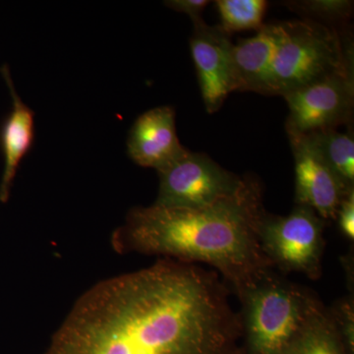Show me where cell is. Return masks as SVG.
Instances as JSON below:
<instances>
[{"mask_svg": "<svg viewBox=\"0 0 354 354\" xmlns=\"http://www.w3.org/2000/svg\"><path fill=\"white\" fill-rule=\"evenodd\" d=\"M230 293L218 272L162 258L88 288L46 354H234Z\"/></svg>", "mask_w": 354, "mask_h": 354, "instance_id": "cell-1", "label": "cell"}, {"mask_svg": "<svg viewBox=\"0 0 354 354\" xmlns=\"http://www.w3.org/2000/svg\"><path fill=\"white\" fill-rule=\"evenodd\" d=\"M265 214L262 185L246 176L234 194L205 208L153 204L130 209L114 230L111 244L120 254L212 266L239 298L274 268L261 248Z\"/></svg>", "mask_w": 354, "mask_h": 354, "instance_id": "cell-2", "label": "cell"}, {"mask_svg": "<svg viewBox=\"0 0 354 354\" xmlns=\"http://www.w3.org/2000/svg\"><path fill=\"white\" fill-rule=\"evenodd\" d=\"M242 334L252 354H286L324 308L308 288L268 272L239 297Z\"/></svg>", "mask_w": 354, "mask_h": 354, "instance_id": "cell-3", "label": "cell"}, {"mask_svg": "<svg viewBox=\"0 0 354 354\" xmlns=\"http://www.w3.org/2000/svg\"><path fill=\"white\" fill-rule=\"evenodd\" d=\"M279 25L268 95H285L353 64V46L333 28L309 19Z\"/></svg>", "mask_w": 354, "mask_h": 354, "instance_id": "cell-4", "label": "cell"}, {"mask_svg": "<svg viewBox=\"0 0 354 354\" xmlns=\"http://www.w3.org/2000/svg\"><path fill=\"white\" fill-rule=\"evenodd\" d=\"M326 225L308 207L297 205L288 216L266 212L259 227L261 248L272 267L316 281L322 274Z\"/></svg>", "mask_w": 354, "mask_h": 354, "instance_id": "cell-5", "label": "cell"}, {"mask_svg": "<svg viewBox=\"0 0 354 354\" xmlns=\"http://www.w3.org/2000/svg\"><path fill=\"white\" fill-rule=\"evenodd\" d=\"M160 188L155 204L169 208L199 209L234 194L243 183L204 153L186 151L158 171Z\"/></svg>", "mask_w": 354, "mask_h": 354, "instance_id": "cell-6", "label": "cell"}, {"mask_svg": "<svg viewBox=\"0 0 354 354\" xmlns=\"http://www.w3.org/2000/svg\"><path fill=\"white\" fill-rule=\"evenodd\" d=\"M290 115L286 131L297 134L334 129L353 113V64L285 95Z\"/></svg>", "mask_w": 354, "mask_h": 354, "instance_id": "cell-7", "label": "cell"}, {"mask_svg": "<svg viewBox=\"0 0 354 354\" xmlns=\"http://www.w3.org/2000/svg\"><path fill=\"white\" fill-rule=\"evenodd\" d=\"M295 157V204L308 207L327 221H335L346 187L326 164L307 135L288 132Z\"/></svg>", "mask_w": 354, "mask_h": 354, "instance_id": "cell-8", "label": "cell"}, {"mask_svg": "<svg viewBox=\"0 0 354 354\" xmlns=\"http://www.w3.org/2000/svg\"><path fill=\"white\" fill-rule=\"evenodd\" d=\"M193 24L191 55L205 106L208 113H214L223 106L227 95L235 91L232 58L234 44L221 27L207 25L203 19Z\"/></svg>", "mask_w": 354, "mask_h": 354, "instance_id": "cell-9", "label": "cell"}, {"mask_svg": "<svg viewBox=\"0 0 354 354\" xmlns=\"http://www.w3.org/2000/svg\"><path fill=\"white\" fill-rule=\"evenodd\" d=\"M128 155L135 164L164 169L186 152L176 134V113L171 106H158L140 115L130 129Z\"/></svg>", "mask_w": 354, "mask_h": 354, "instance_id": "cell-10", "label": "cell"}, {"mask_svg": "<svg viewBox=\"0 0 354 354\" xmlns=\"http://www.w3.org/2000/svg\"><path fill=\"white\" fill-rule=\"evenodd\" d=\"M279 36V23L268 24L252 38L234 44L232 58L235 91L269 94L270 74Z\"/></svg>", "mask_w": 354, "mask_h": 354, "instance_id": "cell-11", "label": "cell"}, {"mask_svg": "<svg viewBox=\"0 0 354 354\" xmlns=\"http://www.w3.org/2000/svg\"><path fill=\"white\" fill-rule=\"evenodd\" d=\"M12 97V111L4 123L1 133V145L4 156V171L0 183V202L6 203L21 160L27 155L35 138L34 111L22 102L14 87L10 71L6 65L1 67Z\"/></svg>", "mask_w": 354, "mask_h": 354, "instance_id": "cell-12", "label": "cell"}, {"mask_svg": "<svg viewBox=\"0 0 354 354\" xmlns=\"http://www.w3.org/2000/svg\"><path fill=\"white\" fill-rule=\"evenodd\" d=\"M305 135L342 183L349 189L354 188L353 132L342 133L334 128Z\"/></svg>", "mask_w": 354, "mask_h": 354, "instance_id": "cell-13", "label": "cell"}, {"mask_svg": "<svg viewBox=\"0 0 354 354\" xmlns=\"http://www.w3.org/2000/svg\"><path fill=\"white\" fill-rule=\"evenodd\" d=\"M286 354H346L327 308L313 317Z\"/></svg>", "mask_w": 354, "mask_h": 354, "instance_id": "cell-14", "label": "cell"}, {"mask_svg": "<svg viewBox=\"0 0 354 354\" xmlns=\"http://www.w3.org/2000/svg\"><path fill=\"white\" fill-rule=\"evenodd\" d=\"M268 2L265 0H218L221 29L227 34L245 30H260L264 26Z\"/></svg>", "mask_w": 354, "mask_h": 354, "instance_id": "cell-15", "label": "cell"}, {"mask_svg": "<svg viewBox=\"0 0 354 354\" xmlns=\"http://www.w3.org/2000/svg\"><path fill=\"white\" fill-rule=\"evenodd\" d=\"M293 6L302 13L327 21L344 19L353 10V2L346 0H309L295 2Z\"/></svg>", "mask_w": 354, "mask_h": 354, "instance_id": "cell-16", "label": "cell"}, {"mask_svg": "<svg viewBox=\"0 0 354 354\" xmlns=\"http://www.w3.org/2000/svg\"><path fill=\"white\" fill-rule=\"evenodd\" d=\"M353 298L348 297L337 300L332 308L328 310L342 341L346 342L351 349L353 346Z\"/></svg>", "mask_w": 354, "mask_h": 354, "instance_id": "cell-17", "label": "cell"}, {"mask_svg": "<svg viewBox=\"0 0 354 354\" xmlns=\"http://www.w3.org/2000/svg\"><path fill=\"white\" fill-rule=\"evenodd\" d=\"M335 220L339 223L341 234L349 241L354 239V189L351 190L342 199L337 209Z\"/></svg>", "mask_w": 354, "mask_h": 354, "instance_id": "cell-18", "label": "cell"}, {"mask_svg": "<svg viewBox=\"0 0 354 354\" xmlns=\"http://www.w3.org/2000/svg\"><path fill=\"white\" fill-rule=\"evenodd\" d=\"M208 4V0H171L165 2V6L177 12L187 14L193 23L203 19V11Z\"/></svg>", "mask_w": 354, "mask_h": 354, "instance_id": "cell-19", "label": "cell"}]
</instances>
